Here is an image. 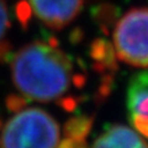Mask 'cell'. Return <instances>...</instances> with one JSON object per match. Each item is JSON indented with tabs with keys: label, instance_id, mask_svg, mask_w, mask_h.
Listing matches in <instances>:
<instances>
[{
	"label": "cell",
	"instance_id": "1",
	"mask_svg": "<svg viewBox=\"0 0 148 148\" xmlns=\"http://www.w3.org/2000/svg\"><path fill=\"white\" fill-rule=\"evenodd\" d=\"M11 78L22 98L42 103L59 101L83 82L71 57L54 41H34L21 47L12 56Z\"/></svg>",
	"mask_w": 148,
	"mask_h": 148
},
{
	"label": "cell",
	"instance_id": "2",
	"mask_svg": "<svg viewBox=\"0 0 148 148\" xmlns=\"http://www.w3.org/2000/svg\"><path fill=\"white\" fill-rule=\"evenodd\" d=\"M61 128L54 117L38 108H18L0 133V148H58Z\"/></svg>",
	"mask_w": 148,
	"mask_h": 148
},
{
	"label": "cell",
	"instance_id": "3",
	"mask_svg": "<svg viewBox=\"0 0 148 148\" xmlns=\"http://www.w3.org/2000/svg\"><path fill=\"white\" fill-rule=\"evenodd\" d=\"M119 59L137 68H148V8H136L120 18L114 31Z\"/></svg>",
	"mask_w": 148,
	"mask_h": 148
},
{
	"label": "cell",
	"instance_id": "4",
	"mask_svg": "<svg viewBox=\"0 0 148 148\" xmlns=\"http://www.w3.org/2000/svg\"><path fill=\"white\" fill-rule=\"evenodd\" d=\"M84 0H29L32 10L45 25L61 30L68 26L82 11Z\"/></svg>",
	"mask_w": 148,
	"mask_h": 148
},
{
	"label": "cell",
	"instance_id": "5",
	"mask_svg": "<svg viewBox=\"0 0 148 148\" xmlns=\"http://www.w3.org/2000/svg\"><path fill=\"white\" fill-rule=\"evenodd\" d=\"M127 112L136 131L148 138V71L135 74L128 83Z\"/></svg>",
	"mask_w": 148,
	"mask_h": 148
},
{
	"label": "cell",
	"instance_id": "6",
	"mask_svg": "<svg viewBox=\"0 0 148 148\" xmlns=\"http://www.w3.org/2000/svg\"><path fill=\"white\" fill-rule=\"evenodd\" d=\"M91 148H148V143L131 127L110 125L96 137Z\"/></svg>",
	"mask_w": 148,
	"mask_h": 148
},
{
	"label": "cell",
	"instance_id": "7",
	"mask_svg": "<svg viewBox=\"0 0 148 148\" xmlns=\"http://www.w3.org/2000/svg\"><path fill=\"white\" fill-rule=\"evenodd\" d=\"M11 22L8 6L0 0V61L6 59L10 56V45L8 42V32Z\"/></svg>",
	"mask_w": 148,
	"mask_h": 148
}]
</instances>
